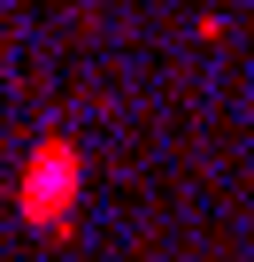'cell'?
I'll return each instance as SVG.
<instances>
[{
	"instance_id": "1",
	"label": "cell",
	"mask_w": 254,
	"mask_h": 262,
	"mask_svg": "<svg viewBox=\"0 0 254 262\" xmlns=\"http://www.w3.org/2000/svg\"><path fill=\"white\" fill-rule=\"evenodd\" d=\"M77 201H85V155L70 131H39L24 170H16V216L47 239H62L77 224Z\"/></svg>"
}]
</instances>
